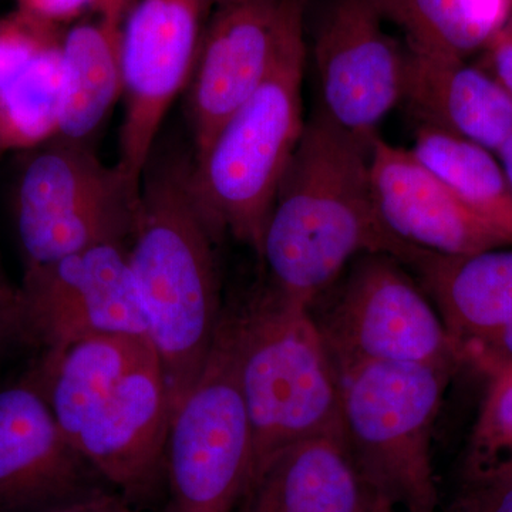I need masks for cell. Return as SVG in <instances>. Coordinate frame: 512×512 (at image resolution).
I'll use <instances>...</instances> for the list:
<instances>
[{
	"label": "cell",
	"instance_id": "6da1fadb",
	"mask_svg": "<svg viewBox=\"0 0 512 512\" xmlns=\"http://www.w3.org/2000/svg\"><path fill=\"white\" fill-rule=\"evenodd\" d=\"M370 148L322 110L305 124L258 252L272 291L311 308L359 256L386 254L409 266L419 254L377 214Z\"/></svg>",
	"mask_w": 512,
	"mask_h": 512
},
{
	"label": "cell",
	"instance_id": "7a4b0ae2",
	"mask_svg": "<svg viewBox=\"0 0 512 512\" xmlns=\"http://www.w3.org/2000/svg\"><path fill=\"white\" fill-rule=\"evenodd\" d=\"M185 158L151 157L138 190L127 252L150 339L163 363L171 413L192 389L221 325L214 242Z\"/></svg>",
	"mask_w": 512,
	"mask_h": 512
},
{
	"label": "cell",
	"instance_id": "3957f363",
	"mask_svg": "<svg viewBox=\"0 0 512 512\" xmlns=\"http://www.w3.org/2000/svg\"><path fill=\"white\" fill-rule=\"evenodd\" d=\"M47 372L50 407L74 450L128 501L146 498L164 467L173 417L153 340L83 339L47 360Z\"/></svg>",
	"mask_w": 512,
	"mask_h": 512
},
{
	"label": "cell",
	"instance_id": "277c9868",
	"mask_svg": "<svg viewBox=\"0 0 512 512\" xmlns=\"http://www.w3.org/2000/svg\"><path fill=\"white\" fill-rule=\"evenodd\" d=\"M231 323L251 426V481L292 444L343 434L339 377L309 306L271 291Z\"/></svg>",
	"mask_w": 512,
	"mask_h": 512
},
{
	"label": "cell",
	"instance_id": "5b68a950",
	"mask_svg": "<svg viewBox=\"0 0 512 512\" xmlns=\"http://www.w3.org/2000/svg\"><path fill=\"white\" fill-rule=\"evenodd\" d=\"M305 59L301 36L192 163V190L214 234L228 232L256 252L305 128Z\"/></svg>",
	"mask_w": 512,
	"mask_h": 512
},
{
	"label": "cell",
	"instance_id": "8992f818",
	"mask_svg": "<svg viewBox=\"0 0 512 512\" xmlns=\"http://www.w3.org/2000/svg\"><path fill=\"white\" fill-rule=\"evenodd\" d=\"M454 370L370 362L338 372L343 436L370 485L406 512H437L431 441Z\"/></svg>",
	"mask_w": 512,
	"mask_h": 512
},
{
	"label": "cell",
	"instance_id": "52a82bcc",
	"mask_svg": "<svg viewBox=\"0 0 512 512\" xmlns=\"http://www.w3.org/2000/svg\"><path fill=\"white\" fill-rule=\"evenodd\" d=\"M23 167L16 224L26 268L131 234L138 191L86 141L53 137ZM121 244V242H120Z\"/></svg>",
	"mask_w": 512,
	"mask_h": 512
},
{
	"label": "cell",
	"instance_id": "ba28073f",
	"mask_svg": "<svg viewBox=\"0 0 512 512\" xmlns=\"http://www.w3.org/2000/svg\"><path fill=\"white\" fill-rule=\"evenodd\" d=\"M164 467L171 512H237L252 467L231 319H222L197 382L175 409Z\"/></svg>",
	"mask_w": 512,
	"mask_h": 512
},
{
	"label": "cell",
	"instance_id": "9c48e42d",
	"mask_svg": "<svg viewBox=\"0 0 512 512\" xmlns=\"http://www.w3.org/2000/svg\"><path fill=\"white\" fill-rule=\"evenodd\" d=\"M312 318L336 372L370 362L461 367L430 296L390 255L355 259L332 303Z\"/></svg>",
	"mask_w": 512,
	"mask_h": 512
},
{
	"label": "cell",
	"instance_id": "30bf717a",
	"mask_svg": "<svg viewBox=\"0 0 512 512\" xmlns=\"http://www.w3.org/2000/svg\"><path fill=\"white\" fill-rule=\"evenodd\" d=\"M208 0H136L121 29L120 173L134 191L167 111L190 82L200 52Z\"/></svg>",
	"mask_w": 512,
	"mask_h": 512
},
{
	"label": "cell",
	"instance_id": "8fae6325",
	"mask_svg": "<svg viewBox=\"0 0 512 512\" xmlns=\"http://www.w3.org/2000/svg\"><path fill=\"white\" fill-rule=\"evenodd\" d=\"M305 9L306 0L222 3L204 30L190 79L188 110L197 156L303 36Z\"/></svg>",
	"mask_w": 512,
	"mask_h": 512
},
{
	"label": "cell",
	"instance_id": "7c38bea8",
	"mask_svg": "<svg viewBox=\"0 0 512 512\" xmlns=\"http://www.w3.org/2000/svg\"><path fill=\"white\" fill-rule=\"evenodd\" d=\"M20 289L30 342L47 348V360L93 336L150 338V320L120 242L29 266Z\"/></svg>",
	"mask_w": 512,
	"mask_h": 512
},
{
	"label": "cell",
	"instance_id": "4fadbf2b",
	"mask_svg": "<svg viewBox=\"0 0 512 512\" xmlns=\"http://www.w3.org/2000/svg\"><path fill=\"white\" fill-rule=\"evenodd\" d=\"M315 62L323 114L370 146L403 101L407 50L387 35L369 0H335L320 23Z\"/></svg>",
	"mask_w": 512,
	"mask_h": 512
},
{
	"label": "cell",
	"instance_id": "5bb4252c",
	"mask_svg": "<svg viewBox=\"0 0 512 512\" xmlns=\"http://www.w3.org/2000/svg\"><path fill=\"white\" fill-rule=\"evenodd\" d=\"M409 268L439 311L461 366L487 379L512 367V247L461 256L420 251Z\"/></svg>",
	"mask_w": 512,
	"mask_h": 512
},
{
	"label": "cell",
	"instance_id": "9a60e30c",
	"mask_svg": "<svg viewBox=\"0 0 512 512\" xmlns=\"http://www.w3.org/2000/svg\"><path fill=\"white\" fill-rule=\"evenodd\" d=\"M370 183L384 227L414 248L461 256L512 247L507 235L467 207L412 150L382 137L370 148Z\"/></svg>",
	"mask_w": 512,
	"mask_h": 512
},
{
	"label": "cell",
	"instance_id": "2e32d148",
	"mask_svg": "<svg viewBox=\"0 0 512 512\" xmlns=\"http://www.w3.org/2000/svg\"><path fill=\"white\" fill-rule=\"evenodd\" d=\"M33 387L0 390V512H46L99 490ZM100 478V477H99Z\"/></svg>",
	"mask_w": 512,
	"mask_h": 512
},
{
	"label": "cell",
	"instance_id": "e0dca14e",
	"mask_svg": "<svg viewBox=\"0 0 512 512\" xmlns=\"http://www.w3.org/2000/svg\"><path fill=\"white\" fill-rule=\"evenodd\" d=\"M389 500L363 476L343 434L279 451L249 481L237 512H383Z\"/></svg>",
	"mask_w": 512,
	"mask_h": 512
},
{
	"label": "cell",
	"instance_id": "ac0fdd59",
	"mask_svg": "<svg viewBox=\"0 0 512 512\" xmlns=\"http://www.w3.org/2000/svg\"><path fill=\"white\" fill-rule=\"evenodd\" d=\"M407 50L403 101L421 123L497 154L512 137V97L487 70L456 57Z\"/></svg>",
	"mask_w": 512,
	"mask_h": 512
},
{
	"label": "cell",
	"instance_id": "d6986e66",
	"mask_svg": "<svg viewBox=\"0 0 512 512\" xmlns=\"http://www.w3.org/2000/svg\"><path fill=\"white\" fill-rule=\"evenodd\" d=\"M63 36L59 133L86 141L121 97V29L128 9L107 6Z\"/></svg>",
	"mask_w": 512,
	"mask_h": 512
},
{
	"label": "cell",
	"instance_id": "ffe728a7",
	"mask_svg": "<svg viewBox=\"0 0 512 512\" xmlns=\"http://www.w3.org/2000/svg\"><path fill=\"white\" fill-rule=\"evenodd\" d=\"M383 20L399 26L407 49L467 60L503 30L512 0H369Z\"/></svg>",
	"mask_w": 512,
	"mask_h": 512
},
{
	"label": "cell",
	"instance_id": "44dd1931",
	"mask_svg": "<svg viewBox=\"0 0 512 512\" xmlns=\"http://www.w3.org/2000/svg\"><path fill=\"white\" fill-rule=\"evenodd\" d=\"M412 153L467 207L512 241V190L497 154L427 124L417 128Z\"/></svg>",
	"mask_w": 512,
	"mask_h": 512
},
{
	"label": "cell",
	"instance_id": "7402d4cb",
	"mask_svg": "<svg viewBox=\"0 0 512 512\" xmlns=\"http://www.w3.org/2000/svg\"><path fill=\"white\" fill-rule=\"evenodd\" d=\"M60 45L40 53L19 76L0 89V147L3 151L42 146L59 133Z\"/></svg>",
	"mask_w": 512,
	"mask_h": 512
},
{
	"label": "cell",
	"instance_id": "603a6c76",
	"mask_svg": "<svg viewBox=\"0 0 512 512\" xmlns=\"http://www.w3.org/2000/svg\"><path fill=\"white\" fill-rule=\"evenodd\" d=\"M464 491L512 481V367L488 379V389L463 461Z\"/></svg>",
	"mask_w": 512,
	"mask_h": 512
},
{
	"label": "cell",
	"instance_id": "cb8c5ba5",
	"mask_svg": "<svg viewBox=\"0 0 512 512\" xmlns=\"http://www.w3.org/2000/svg\"><path fill=\"white\" fill-rule=\"evenodd\" d=\"M59 28L16 10L0 18V89L12 82L40 53L59 46Z\"/></svg>",
	"mask_w": 512,
	"mask_h": 512
},
{
	"label": "cell",
	"instance_id": "d4e9b609",
	"mask_svg": "<svg viewBox=\"0 0 512 512\" xmlns=\"http://www.w3.org/2000/svg\"><path fill=\"white\" fill-rule=\"evenodd\" d=\"M30 342L22 289L16 288L0 271V350Z\"/></svg>",
	"mask_w": 512,
	"mask_h": 512
},
{
	"label": "cell",
	"instance_id": "484cf974",
	"mask_svg": "<svg viewBox=\"0 0 512 512\" xmlns=\"http://www.w3.org/2000/svg\"><path fill=\"white\" fill-rule=\"evenodd\" d=\"M101 0H18V10L59 28L99 8Z\"/></svg>",
	"mask_w": 512,
	"mask_h": 512
},
{
	"label": "cell",
	"instance_id": "4316f807",
	"mask_svg": "<svg viewBox=\"0 0 512 512\" xmlns=\"http://www.w3.org/2000/svg\"><path fill=\"white\" fill-rule=\"evenodd\" d=\"M454 512H512V481L484 490L464 491Z\"/></svg>",
	"mask_w": 512,
	"mask_h": 512
},
{
	"label": "cell",
	"instance_id": "83f0119b",
	"mask_svg": "<svg viewBox=\"0 0 512 512\" xmlns=\"http://www.w3.org/2000/svg\"><path fill=\"white\" fill-rule=\"evenodd\" d=\"M46 512H138L136 504L117 491L99 490Z\"/></svg>",
	"mask_w": 512,
	"mask_h": 512
},
{
	"label": "cell",
	"instance_id": "f1b7e54d",
	"mask_svg": "<svg viewBox=\"0 0 512 512\" xmlns=\"http://www.w3.org/2000/svg\"><path fill=\"white\" fill-rule=\"evenodd\" d=\"M483 69L497 80L512 97V43L501 33L484 50Z\"/></svg>",
	"mask_w": 512,
	"mask_h": 512
},
{
	"label": "cell",
	"instance_id": "f546056e",
	"mask_svg": "<svg viewBox=\"0 0 512 512\" xmlns=\"http://www.w3.org/2000/svg\"><path fill=\"white\" fill-rule=\"evenodd\" d=\"M497 157L498 160H500L501 167H503L505 177H507L512 190V137L508 138L503 146H501L500 150L497 151Z\"/></svg>",
	"mask_w": 512,
	"mask_h": 512
},
{
	"label": "cell",
	"instance_id": "4dcf8cb0",
	"mask_svg": "<svg viewBox=\"0 0 512 512\" xmlns=\"http://www.w3.org/2000/svg\"><path fill=\"white\" fill-rule=\"evenodd\" d=\"M500 33L505 37V39L510 40V42L512 43V9L510 16H508L507 23H505V26Z\"/></svg>",
	"mask_w": 512,
	"mask_h": 512
},
{
	"label": "cell",
	"instance_id": "1f68e13d",
	"mask_svg": "<svg viewBox=\"0 0 512 512\" xmlns=\"http://www.w3.org/2000/svg\"><path fill=\"white\" fill-rule=\"evenodd\" d=\"M383 512H396V507L393 504H387Z\"/></svg>",
	"mask_w": 512,
	"mask_h": 512
},
{
	"label": "cell",
	"instance_id": "d6a6232c",
	"mask_svg": "<svg viewBox=\"0 0 512 512\" xmlns=\"http://www.w3.org/2000/svg\"><path fill=\"white\" fill-rule=\"evenodd\" d=\"M237 2V0H222V3Z\"/></svg>",
	"mask_w": 512,
	"mask_h": 512
},
{
	"label": "cell",
	"instance_id": "836d02e7",
	"mask_svg": "<svg viewBox=\"0 0 512 512\" xmlns=\"http://www.w3.org/2000/svg\"><path fill=\"white\" fill-rule=\"evenodd\" d=\"M2 151H3V150H2V147H0V153H2Z\"/></svg>",
	"mask_w": 512,
	"mask_h": 512
},
{
	"label": "cell",
	"instance_id": "e575fe53",
	"mask_svg": "<svg viewBox=\"0 0 512 512\" xmlns=\"http://www.w3.org/2000/svg\"><path fill=\"white\" fill-rule=\"evenodd\" d=\"M437 512H439V511H437Z\"/></svg>",
	"mask_w": 512,
	"mask_h": 512
}]
</instances>
